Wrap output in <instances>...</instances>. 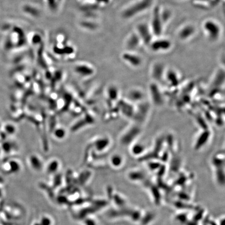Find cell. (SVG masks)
I'll return each instance as SVG.
<instances>
[{
	"instance_id": "10",
	"label": "cell",
	"mask_w": 225,
	"mask_h": 225,
	"mask_svg": "<svg viewBox=\"0 0 225 225\" xmlns=\"http://www.w3.org/2000/svg\"><path fill=\"white\" fill-rule=\"evenodd\" d=\"M122 58L125 61L131 66L137 67L142 64V59L138 55L130 52H126L122 55Z\"/></svg>"
},
{
	"instance_id": "17",
	"label": "cell",
	"mask_w": 225,
	"mask_h": 225,
	"mask_svg": "<svg viewBox=\"0 0 225 225\" xmlns=\"http://www.w3.org/2000/svg\"><path fill=\"white\" fill-rule=\"evenodd\" d=\"M117 90L115 87H109L108 92V97L109 96L111 99L114 100L116 98V97H117Z\"/></svg>"
},
{
	"instance_id": "18",
	"label": "cell",
	"mask_w": 225,
	"mask_h": 225,
	"mask_svg": "<svg viewBox=\"0 0 225 225\" xmlns=\"http://www.w3.org/2000/svg\"><path fill=\"white\" fill-rule=\"evenodd\" d=\"M161 17L163 23H165L168 21V20L171 18V12L169 10H164L163 11H160Z\"/></svg>"
},
{
	"instance_id": "7",
	"label": "cell",
	"mask_w": 225,
	"mask_h": 225,
	"mask_svg": "<svg viewBox=\"0 0 225 225\" xmlns=\"http://www.w3.org/2000/svg\"><path fill=\"white\" fill-rule=\"evenodd\" d=\"M111 144V140L109 137L102 135L94 139L92 142V145L95 151L99 152L104 151L109 147Z\"/></svg>"
},
{
	"instance_id": "16",
	"label": "cell",
	"mask_w": 225,
	"mask_h": 225,
	"mask_svg": "<svg viewBox=\"0 0 225 225\" xmlns=\"http://www.w3.org/2000/svg\"><path fill=\"white\" fill-rule=\"evenodd\" d=\"M4 129L5 130V131L7 133V134H8L10 135H13L14 134H15V132L17 131L16 127L12 124H8L5 125L4 126Z\"/></svg>"
},
{
	"instance_id": "14",
	"label": "cell",
	"mask_w": 225,
	"mask_h": 225,
	"mask_svg": "<svg viewBox=\"0 0 225 225\" xmlns=\"http://www.w3.org/2000/svg\"><path fill=\"white\" fill-rule=\"evenodd\" d=\"M53 135L57 140H63L67 135V130L64 127H57L54 130Z\"/></svg>"
},
{
	"instance_id": "9",
	"label": "cell",
	"mask_w": 225,
	"mask_h": 225,
	"mask_svg": "<svg viewBox=\"0 0 225 225\" xmlns=\"http://www.w3.org/2000/svg\"><path fill=\"white\" fill-rule=\"evenodd\" d=\"M61 166V164L60 160L56 158H53L47 163V164L44 166V168L47 174L54 175L59 172Z\"/></svg>"
},
{
	"instance_id": "4",
	"label": "cell",
	"mask_w": 225,
	"mask_h": 225,
	"mask_svg": "<svg viewBox=\"0 0 225 225\" xmlns=\"http://www.w3.org/2000/svg\"><path fill=\"white\" fill-rule=\"evenodd\" d=\"M137 34L142 42L149 45L152 41V32L148 25L141 23L137 26Z\"/></svg>"
},
{
	"instance_id": "5",
	"label": "cell",
	"mask_w": 225,
	"mask_h": 225,
	"mask_svg": "<svg viewBox=\"0 0 225 225\" xmlns=\"http://www.w3.org/2000/svg\"><path fill=\"white\" fill-rule=\"evenodd\" d=\"M28 162L31 168L35 172H40L44 168V164L42 158L36 153L29 155L28 158Z\"/></svg>"
},
{
	"instance_id": "8",
	"label": "cell",
	"mask_w": 225,
	"mask_h": 225,
	"mask_svg": "<svg viewBox=\"0 0 225 225\" xmlns=\"http://www.w3.org/2000/svg\"><path fill=\"white\" fill-rule=\"evenodd\" d=\"M149 45L153 51H166L171 48L172 42L168 39H158L152 41Z\"/></svg>"
},
{
	"instance_id": "12",
	"label": "cell",
	"mask_w": 225,
	"mask_h": 225,
	"mask_svg": "<svg viewBox=\"0 0 225 225\" xmlns=\"http://www.w3.org/2000/svg\"><path fill=\"white\" fill-rule=\"evenodd\" d=\"M141 42V41L138 34L137 33H134L129 37L126 42V46L129 50H135L139 46Z\"/></svg>"
},
{
	"instance_id": "13",
	"label": "cell",
	"mask_w": 225,
	"mask_h": 225,
	"mask_svg": "<svg viewBox=\"0 0 225 225\" xmlns=\"http://www.w3.org/2000/svg\"><path fill=\"white\" fill-rule=\"evenodd\" d=\"M109 162L112 167L118 168L122 165L123 158L119 154H114L111 156Z\"/></svg>"
},
{
	"instance_id": "15",
	"label": "cell",
	"mask_w": 225,
	"mask_h": 225,
	"mask_svg": "<svg viewBox=\"0 0 225 225\" xmlns=\"http://www.w3.org/2000/svg\"><path fill=\"white\" fill-rule=\"evenodd\" d=\"M10 169L9 171L13 173H16L21 171V164L18 161L12 160L9 162Z\"/></svg>"
},
{
	"instance_id": "1",
	"label": "cell",
	"mask_w": 225,
	"mask_h": 225,
	"mask_svg": "<svg viewBox=\"0 0 225 225\" xmlns=\"http://www.w3.org/2000/svg\"><path fill=\"white\" fill-rule=\"evenodd\" d=\"M204 29L209 39L212 41H216L220 37L221 28L216 21L209 20L204 23Z\"/></svg>"
},
{
	"instance_id": "19",
	"label": "cell",
	"mask_w": 225,
	"mask_h": 225,
	"mask_svg": "<svg viewBox=\"0 0 225 225\" xmlns=\"http://www.w3.org/2000/svg\"><path fill=\"white\" fill-rule=\"evenodd\" d=\"M52 220L48 216H44L41 218V225H52Z\"/></svg>"
},
{
	"instance_id": "11",
	"label": "cell",
	"mask_w": 225,
	"mask_h": 225,
	"mask_svg": "<svg viewBox=\"0 0 225 225\" xmlns=\"http://www.w3.org/2000/svg\"><path fill=\"white\" fill-rule=\"evenodd\" d=\"M195 31V27L189 25L184 26L179 32V37L182 40H186L190 38L194 34Z\"/></svg>"
},
{
	"instance_id": "3",
	"label": "cell",
	"mask_w": 225,
	"mask_h": 225,
	"mask_svg": "<svg viewBox=\"0 0 225 225\" xmlns=\"http://www.w3.org/2000/svg\"><path fill=\"white\" fill-rule=\"evenodd\" d=\"M153 0H141L126 10L124 14L125 17L129 18L140 11H143L152 5Z\"/></svg>"
},
{
	"instance_id": "2",
	"label": "cell",
	"mask_w": 225,
	"mask_h": 225,
	"mask_svg": "<svg viewBox=\"0 0 225 225\" xmlns=\"http://www.w3.org/2000/svg\"><path fill=\"white\" fill-rule=\"evenodd\" d=\"M160 11L161 10L158 7H155L153 11L152 20V32L156 36L161 35L163 31V26L164 24L161 18Z\"/></svg>"
},
{
	"instance_id": "20",
	"label": "cell",
	"mask_w": 225,
	"mask_h": 225,
	"mask_svg": "<svg viewBox=\"0 0 225 225\" xmlns=\"http://www.w3.org/2000/svg\"><path fill=\"white\" fill-rule=\"evenodd\" d=\"M85 225H97L96 222L92 219H88L85 222Z\"/></svg>"
},
{
	"instance_id": "6",
	"label": "cell",
	"mask_w": 225,
	"mask_h": 225,
	"mask_svg": "<svg viewBox=\"0 0 225 225\" xmlns=\"http://www.w3.org/2000/svg\"><path fill=\"white\" fill-rule=\"evenodd\" d=\"M74 71L81 77H89L92 76L94 69L90 65L85 63L78 64L74 67Z\"/></svg>"
}]
</instances>
